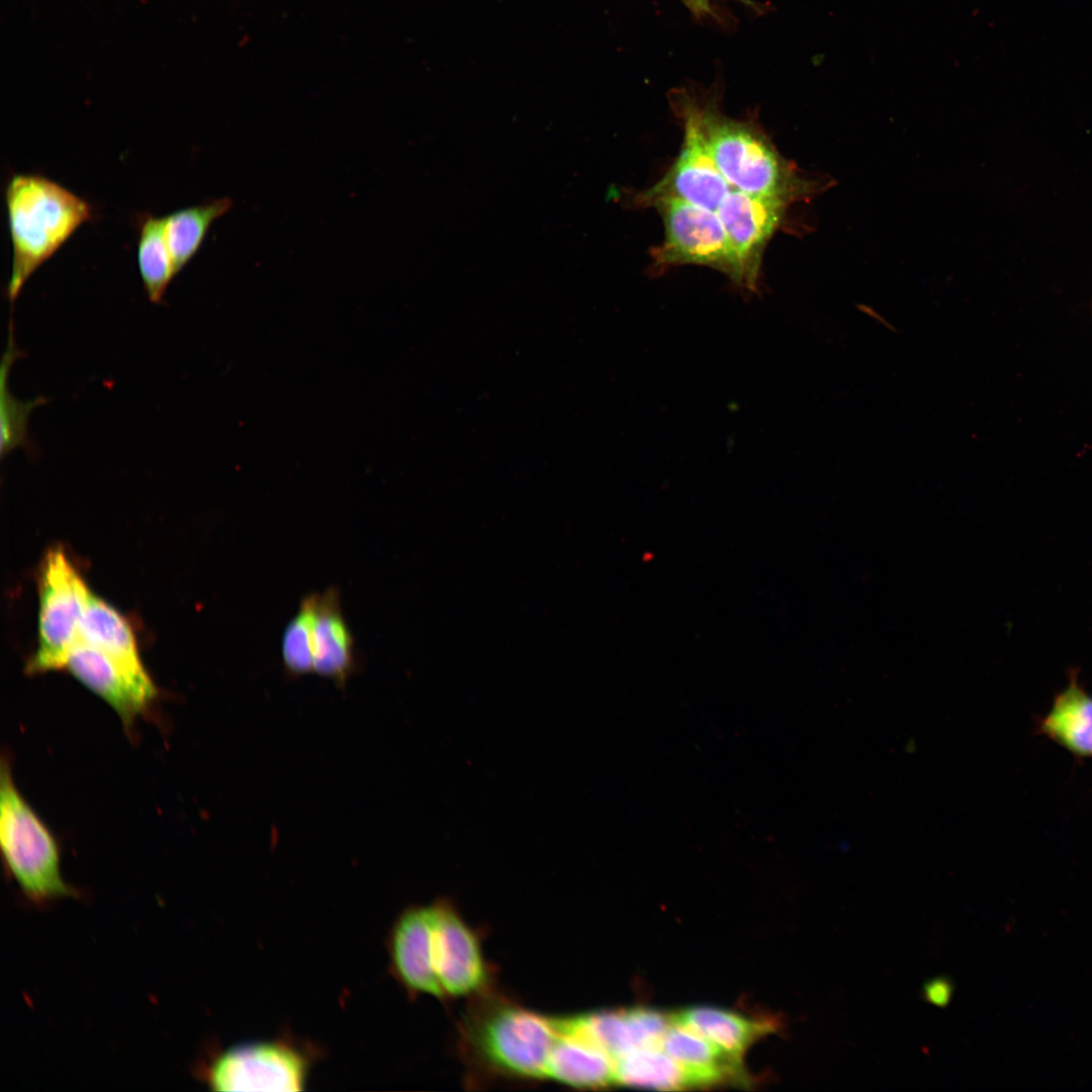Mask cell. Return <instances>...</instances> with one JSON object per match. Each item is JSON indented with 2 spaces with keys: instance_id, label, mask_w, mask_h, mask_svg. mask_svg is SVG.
<instances>
[{
  "instance_id": "1",
  "label": "cell",
  "mask_w": 1092,
  "mask_h": 1092,
  "mask_svg": "<svg viewBox=\"0 0 1092 1092\" xmlns=\"http://www.w3.org/2000/svg\"><path fill=\"white\" fill-rule=\"evenodd\" d=\"M670 99L674 112L690 117L699 127L718 169L733 189L795 203L810 199L832 184L825 178L802 175L760 129L751 122L724 115L712 98L681 89L673 91Z\"/></svg>"
},
{
  "instance_id": "2",
  "label": "cell",
  "mask_w": 1092,
  "mask_h": 1092,
  "mask_svg": "<svg viewBox=\"0 0 1092 1092\" xmlns=\"http://www.w3.org/2000/svg\"><path fill=\"white\" fill-rule=\"evenodd\" d=\"M472 1003L460 1026L468 1066L484 1077L546 1079L557 1016L530 1010L492 991L472 998Z\"/></svg>"
},
{
  "instance_id": "3",
  "label": "cell",
  "mask_w": 1092,
  "mask_h": 1092,
  "mask_svg": "<svg viewBox=\"0 0 1092 1092\" xmlns=\"http://www.w3.org/2000/svg\"><path fill=\"white\" fill-rule=\"evenodd\" d=\"M12 247L6 293L14 302L27 279L93 216L91 205L59 183L35 174H16L5 188Z\"/></svg>"
},
{
  "instance_id": "4",
  "label": "cell",
  "mask_w": 1092,
  "mask_h": 1092,
  "mask_svg": "<svg viewBox=\"0 0 1092 1092\" xmlns=\"http://www.w3.org/2000/svg\"><path fill=\"white\" fill-rule=\"evenodd\" d=\"M0 845L9 874L34 904L77 894L62 878L57 840L20 794L6 759L0 770Z\"/></svg>"
},
{
  "instance_id": "5",
  "label": "cell",
  "mask_w": 1092,
  "mask_h": 1092,
  "mask_svg": "<svg viewBox=\"0 0 1092 1092\" xmlns=\"http://www.w3.org/2000/svg\"><path fill=\"white\" fill-rule=\"evenodd\" d=\"M641 204L653 206L664 225L662 243L651 251L652 268L696 264L716 269L745 289L738 257L716 211L673 197H657Z\"/></svg>"
},
{
  "instance_id": "6",
  "label": "cell",
  "mask_w": 1092,
  "mask_h": 1092,
  "mask_svg": "<svg viewBox=\"0 0 1092 1092\" xmlns=\"http://www.w3.org/2000/svg\"><path fill=\"white\" fill-rule=\"evenodd\" d=\"M87 589L64 550L47 553L39 575L38 644L28 663L29 672L64 668L78 640Z\"/></svg>"
},
{
  "instance_id": "7",
  "label": "cell",
  "mask_w": 1092,
  "mask_h": 1092,
  "mask_svg": "<svg viewBox=\"0 0 1092 1092\" xmlns=\"http://www.w3.org/2000/svg\"><path fill=\"white\" fill-rule=\"evenodd\" d=\"M433 962L445 1001L474 998L491 991L492 970L480 936L448 899L433 903Z\"/></svg>"
},
{
  "instance_id": "8",
  "label": "cell",
  "mask_w": 1092,
  "mask_h": 1092,
  "mask_svg": "<svg viewBox=\"0 0 1092 1092\" xmlns=\"http://www.w3.org/2000/svg\"><path fill=\"white\" fill-rule=\"evenodd\" d=\"M307 1059L283 1042L234 1045L219 1054L205 1073L214 1091H300Z\"/></svg>"
},
{
  "instance_id": "9",
  "label": "cell",
  "mask_w": 1092,
  "mask_h": 1092,
  "mask_svg": "<svg viewBox=\"0 0 1092 1092\" xmlns=\"http://www.w3.org/2000/svg\"><path fill=\"white\" fill-rule=\"evenodd\" d=\"M791 204L785 198L751 195L732 189L717 209L741 264L746 290H758L763 252L783 224Z\"/></svg>"
},
{
  "instance_id": "10",
  "label": "cell",
  "mask_w": 1092,
  "mask_h": 1092,
  "mask_svg": "<svg viewBox=\"0 0 1092 1092\" xmlns=\"http://www.w3.org/2000/svg\"><path fill=\"white\" fill-rule=\"evenodd\" d=\"M64 668L108 704L125 727L147 711L157 695L148 673L130 671L79 639L70 650Z\"/></svg>"
},
{
  "instance_id": "11",
  "label": "cell",
  "mask_w": 1092,
  "mask_h": 1092,
  "mask_svg": "<svg viewBox=\"0 0 1092 1092\" xmlns=\"http://www.w3.org/2000/svg\"><path fill=\"white\" fill-rule=\"evenodd\" d=\"M684 127V142L677 159L665 175L638 196L641 204L657 197H673L698 207L717 211L733 189L718 169L696 123L678 115Z\"/></svg>"
},
{
  "instance_id": "12",
  "label": "cell",
  "mask_w": 1092,
  "mask_h": 1092,
  "mask_svg": "<svg viewBox=\"0 0 1092 1092\" xmlns=\"http://www.w3.org/2000/svg\"><path fill=\"white\" fill-rule=\"evenodd\" d=\"M434 908H406L389 936V958L395 978L412 995H430L445 1001L433 962Z\"/></svg>"
},
{
  "instance_id": "13",
  "label": "cell",
  "mask_w": 1092,
  "mask_h": 1092,
  "mask_svg": "<svg viewBox=\"0 0 1092 1092\" xmlns=\"http://www.w3.org/2000/svg\"><path fill=\"white\" fill-rule=\"evenodd\" d=\"M557 1021L546 1079L579 1089L615 1084L613 1059L577 1027L573 1015L557 1016Z\"/></svg>"
},
{
  "instance_id": "14",
  "label": "cell",
  "mask_w": 1092,
  "mask_h": 1092,
  "mask_svg": "<svg viewBox=\"0 0 1092 1092\" xmlns=\"http://www.w3.org/2000/svg\"><path fill=\"white\" fill-rule=\"evenodd\" d=\"M312 610L313 672L345 688L357 669L354 639L346 623L340 592L330 587L308 595Z\"/></svg>"
},
{
  "instance_id": "15",
  "label": "cell",
  "mask_w": 1092,
  "mask_h": 1092,
  "mask_svg": "<svg viewBox=\"0 0 1092 1092\" xmlns=\"http://www.w3.org/2000/svg\"><path fill=\"white\" fill-rule=\"evenodd\" d=\"M660 1048L685 1070L693 1087L728 1082L745 1084L743 1063L688 1027L672 1021Z\"/></svg>"
},
{
  "instance_id": "16",
  "label": "cell",
  "mask_w": 1092,
  "mask_h": 1092,
  "mask_svg": "<svg viewBox=\"0 0 1092 1092\" xmlns=\"http://www.w3.org/2000/svg\"><path fill=\"white\" fill-rule=\"evenodd\" d=\"M671 1017L673 1022L704 1036L740 1063L752 1043L781 1027L777 1019H752L713 1006L688 1007Z\"/></svg>"
},
{
  "instance_id": "17",
  "label": "cell",
  "mask_w": 1092,
  "mask_h": 1092,
  "mask_svg": "<svg viewBox=\"0 0 1092 1092\" xmlns=\"http://www.w3.org/2000/svg\"><path fill=\"white\" fill-rule=\"evenodd\" d=\"M1037 732L1077 757H1092V696L1075 674L1038 721Z\"/></svg>"
},
{
  "instance_id": "18",
  "label": "cell",
  "mask_w": 1092,
  "mask_h": 1092,
  "mask_svg": "<svg viewBox=\"0 0 1092 1092\" xmlns=\"http://www.w3.org/2000/svg\"><path fill=\"white\" fill-rule=\"evenodd\" d=\"M78 639L101 650L135 673H148L128 622L112 606L87 589Z\"/></svg>"
},
{
  "instance_id": "19",
  "label": "cell",
  "mask_w": 1092,
  "mask_h": 1092,
  "mask_svg": "<svg viewBox=\"0 0 1092 1092\" xmlns=\"http://www.w3.org/2000/svg\"><path fill=\"white\" fill-rule=\"evenodd\" d=\"M230 197L176 210L165 216V238L177 275L199 250L214 220L233 207Z\"/></svg>"
},
{
  "instance_id": "20",
  "label": "cell",
  "mask_w": 1092,
  "mask_h": 1092,
  "mask_svg": "<svg viewBox=\"0 0 1092 1092\" xmlns=\"http://www.w3.org/2000/svg\"><path fill=\"white\" fill-rule=\"evenodd\" d=\"M615 1084L656 1090L693 1087L685 1070L661 1048L640 1049L614 1063Z\"/></svg>"
},
{
  "instance_id": "21",
  "label": "cell",
  "mask_w": 1092,
  "mask_h": 1092,
  "mask_svg": "<svg viewBox=\"0 0 1092 1092\" xmlns=\"http://www.w3.org/2000/svg\"><path fill=\"white\" fill-rule=\"evenodd\" d=\"M138 266L149 300L160 303L176 276L165 238V216L144 214L140 217Z\"/></svg>"
},
{
  "instance_id": "22",
  "label": "cell",
  "mask_w": 1092,
  "mask_h": 1092,
  "mask_svg": "<svg viewBox=\"0 0 1092 1092\" xmlns=\"http://www.w3.org/2000/svg\"><path fill=\"white\" fill-rule=\"evenodd\" d=\"M17 349L14 346L12 334V322L6 351L1 364V449L3 457L13 449L27 444V419L30 412L37 405L47 401L43 397H37L29 401H19L9 391V369L16 358Z\"/></svg>"
},
{
  "instance_id": "23",
  "label": "cell",
  "mask_w": 1092,
  "mask_h": 1092,
  "mask_svg": "<svg viewBox=\"0 0 1092 1092\" xmlns=\"http://www.w3.org/2000/svg\"><path fill=\"white\" fill-rule=\"evenodd\" d=\"M282 658L291 676L313 672L312 610L308 596L286 626L282 638Z\"/></svg>"
},
{
  "instance_id": "24",
  "label": "cell",
  "mask_w": 1092,
  "mask_h": 1092,
  "mask_svg": "<svg viewBox=\"0 0 1092 1092\" xmlns=\"http://www.w3.org/2000/svg\"><path fill=\"white\" fill-rule=\"evenodd\" d=\"M954 991L953 981L947 976H937L926 981L922 988L924 1001L937 1007H945Z\"/></svg>"
},
{
  "instance_id": "25",
  "label": "cell",
  "mask_w": 1092,
  "mask_h": 1092,
  "mask_svg": "<svg viewBox=\"0 0 1092 1092\" xmlns=\"http://www.w3.org/2000/svg\"><path fill=\"white\" fill-rule=\"evenodd\" d=\"M684 4L698 17L713 13L710 0H681Z\"/></svg>"
},
{
  "instance_id": "26",
  "label": "cell",
  "mask_w": 1092,
  "mask_h": 1092,
  "mask_svg": "<svg viewBox=\"0 0 1092 1092\" xmlns=\"http://www.w3.org/2000/svg\"><path fill=\"white\" fill-rule=\"evenodd\" d=\"M735 1L741 2V3L745 4V5H748V6L752 7L753 9H755V4L751 0H735Z\"/></svg>"
}]
</instances>
